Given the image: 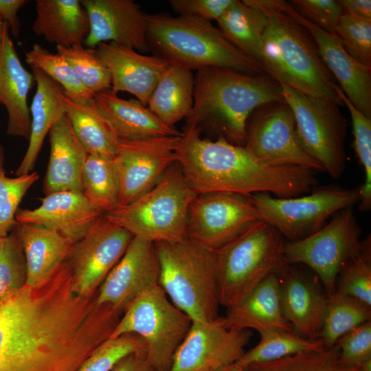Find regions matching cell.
Returning <instances> with one entry per match:
<instances>
[{
  "label": "cell",
  "instance_id": "obj_1",
  "mask_svg": "<svg viewBox=\"0 0 371 371\" xmlns=\"http://www.w3.org/2000/svg\"><path fill=\"white\" fill-rule=\"evenodd\" d=\"M177 162L196 194L225 192L246 196L267 193L289 198L310 192L317 184V172L298 166L267 164L244 146L223 137H201L186 124L178 143Z\"/></svg>",
  "mask_w": 371,
  "mask_h": 371
},
{
  "label": "cell",
  "instance_id": "obj_2",
  "mask_svg": "<svg viewBox=\"0 0 371 371\" xmlns=\"http://www.w3.org/2000/svg\"><path fill=\"white\" fill-rule=\"evenodd\" d=\"M285 102L280 84L267 74L208 67L194 76V103L186 124L208 126L229 142L244 146L247 120L258 107Z\"/></svg>",
  "mask_w": 371,
  "mask_h": 371
},
{
  "label": "cell",
  "instance_id": "obj_3",
  "mask_svg": "<svg viewBox=\"0 0 371 371\" xmlns=\"http://www.w3.org/2000/svg\"><path fill=\"white\" fill-rule=\"evenodd\" d=\"M265 17L262 34L266 74L313 98L339 103L333 75L310 33L283 9L280 0H249Z\"/></svg>",
  "mask_w": 371,
  "mask_h": 371
},
{
  "label": "cell",
  "instance_id": "obj_4",
  "mask_svg": "<svg viewBox=\"0 0 371 371\" xmlns=\"http://www.w3.org/2000/svg\"><path fill=\"white\" fill-rule=\"evenodd\" d=\"M147 41L155 56L191 71L218 67L266 74L260 63L236 48L210 21L164 13L147 14Z\"/></svg>",
  "mask_w": 371,
  "mask_h": 371
},
{
  "label": "cell",
  "instance_id": "obj_5",
  "mask_svg": "<svg viewBox=\"0 0 371 371\" xmlns=\"http://www.w3.org/2000/svg\"><path fill=\"white\" fill-rule=\"evenodd\" d=\"M155 245L159 284L170 300L194 322H210L220 317L214 250L187 236Z\"/></svg>",
  "mask_w": 371,
  "mask_h": 371
},
{
  "label": "cell",
  "instance_id": "obj_6",
  "mask_svg": "<svg viewBox=\"0 0 371 371\" xmlns=\"http://www.w3.org/2000/svg\"><path fill=\"white\" fill-rule=\"evenodd\" d=\"M285 238L259 219L214 250L221 306L232 308L287 264Z\"/></svg>",
  "mask_w": 371,
  "mask_h": 371
},
{
  "label": "cell",
  "instance_id": "obj_7",
  "mask_svg": "<svg viewBox=\"0 0 371 371\" xmlns=\"http://www.w3.org/2000/svg\"><path fill=\"white\" fill-rule=\"evenodd\" d=\"M0 371H63L54 325L18 293L0 302Z\"/></svg>",
  "mask_w": 371,
  "mask_h": 371
},
{
  "label": "cell",
  "instance_id": "obj_8",
  "mask_svg": "<svg viewBox=\"0 0 371 371\" xmlns=\"http://www.w3.org/2000/svg\"><path fill=\"white\" fill-rule=\"evenodd\" d=\"M196 195L175 162L146 193L104 215L133 236L154 243L175 241L186 237L188 209Z\"/></svg>",
  "mask_w": 371,
  "mask_h": 371
},
{
  "label": "cell",
  "instance_id": "obj_9",
  "mask_svg": "<svg viewBox=\"0 0 371 371\" xmlns=\"http://www.w3.org/2000/svg\"><path fill=\"white\" fill-rule=\"evenodd\" d=\"M192 320L159 285L146 291L126 309L110 338L135 334L145 342V356L155 371H169Z\"/></svg>",
  "mask_w": 371,
  "mask_h": 371
},
{
  "label": "cell",
  "instance_id": "obj_10",
  "mask_svg": "<svg viewBox=\"0 0 371 371\" xmlns=\"http://www.w3.org/2000/svg\"><path fill=\"white\" fill-rule=\"evenodd\" d=\"M261 220L274 227L289 242L317 232L338 212L360 201V186H315L311 192L280 198L267 193L249 196Z\"/></svg>",
  "mask_w": 371,
  "mask_h": 371
},
{
  "label": "cell",
  "instance_id": "obj_11",
  "mask_svg": "<svg viewBox=\"0 0 371 371\" xmlns=\"http://www.w3.org/2000/svg\"><path fill=\"white\" fill-rule=\"evenodd\" d=\"M370 245V238L361 240V229L352 207L336 213L321 229L284 246L287 265L303 264L313 270L326 295L335 291L338 274L349 260Z\"/></svg>",
  "mask_w": 371,
  "mask_h": 371
},
{
  "label": "cell",
  "instance_id": "obj_12",
  "mask_svg": "<svg viewBox=\"0 0 371 371\" xmlns=\"http://www.w3.org/2000/svg\"><path fill=\"white\" fill-rule=\"evenodd\" d=\"M294 115L301 143L332 178L341 176L346 155L347 122L336 102L313 98L278 82Z\"/></svg>",
  "mask_w": 371,
  "mask_h": 371
},
{
  "label": "cell",
  "instance_id": "obj_13",
  "mask_svg": "<svg viewBox=\"0 0 371 371\" xmlns=\"http://www.w3.org/2000/svg\"><path fill=\"white\" fill-rule=\"evenodd\" d=\"M244 146L269 165L324 172L302 146L294 115L286 102L267 103L253 111L247 122Z\"/></svg>",
  "mask_w": 371,
  "mask_h": 371
},
{
  "label": "cell",
  "instance_id": "obj_14",
  "mask_svg": "<svg viewBox=\"0 0 371 371\" xmlns=\"http://www.w3.org/2000/svg\"><path fill=\"white\" fill-rule=\"evenodd\" d=\"M133 237L128 231L103 214L89 232L71 246L67 260L72 291L83 298L95 296Z\"/></svg>",
  "mask_w": 371,
  "mask_h": 371
},
{
  "label": "cell",
  "instance_id": "obj_15",
  "mask_svg": "<svg viewBox=\"0 0 371 371\" xmlns=\"http://www.w3.org/2000/svg\"><path fill=\"white\" fill-rule=\"evenodd\" d=\"M259 219L249 196L225 192L199 194L188 209L186 236L216 250Z\"/></svg>",
  "mask_w": 371,
  "mask_h": 371
},
{
  "label": "cell",
  "instance_id": "obj_16",
  "mask_svg": "<svg viewBox=\"0 0 371 371\" xmlns=\"http://www.w3.org/2000/svg\"><path fill=\"white\" fill-rule=\"evenodd\" d=\"M181 137L118 140L113 160L120 182V205L131 203L151 189L177 162Z\"/></svg>",
  "mask_w": 371,
  "mask_h": 371
},
{
  "label": "cell",
  "instance_id": "obj_17",
  "mask_svg": "<svg viewBox=\"0 0 371 371\" xmlns=\"http://www.w3.org/2000/svg\"><path fill=\"white\" fill-rule=\"evenodd\" d=\"M252 333L226 328L222 317L194 322L178 348L169 371H214L236 362L245 353Z\"/></svg>",
  "mask_w": 371,
  "mask_h": 371
},
{
  "label": "cell",
  "instance_id": "obj_18",
  "mask_svg": "<svg viewBox=\"0 0 371 371\" xmlns=\"http://www.w3.org/2000/svg\"><path fill=\"white\" fill-rule=\"evenodd\" d=\"M159 265L155 243L133 236L124 255L109 273L95 297L123 313L141 294L159 285Z\"/></svg>",
  "mask_w": 371,
  "mask_h": 371
},
{
  "label": "cell",
  "instance_id": "obj_19",
  "mask_svg": "<svg viewBox=\"0 0 371 371\" xmlns=\"http://www.w3.org/2000/svg\"><path fill=\"white\" fill-rule=\"evenodd\" d=\"M280 1L285 12L310 33L324 64L348 99L371 118V67L354 59L334 34L303 17L288 1Z\"/></svg>",
  "mask_w": 371,
  "mask_h": 371
},
{
  "label": "cell",
  "instance_id": "obj_20",
  "mask_svg": "<svg viewBox=\"0 0 371 371\" xmlns=\"http://www.w3.org/2000/svg\"><path fill=\"white\" fill-rule=\"evenodd\" d=\"M88 14L87 47L95 49L107 41L139 52L150 50L147 41V14L132 0H82Z\"/></svg>",
  "mask_w": 371,
  "mask_h": 371
},
{
  "label": "cell",
  "instance_id": "obj_21",
  "mask_svg": "<svg viewBox=\"0 0 371 371\" xmlns=\"http://www.w3.org/2000/svg\"><path fill=\"white\" fill-rule=\"evenodd\" d=\"M41 201L34 209L19 208L16 222L54 230L73 244L82 239L103 215L81 192H53Z\"/></svg>",
  "mask_w": 371,
  "mask_h": 371
},
{
  "label": "cell",
  "instance_id": "obj_22",
  "mask_svg": "<svg viewBox=\"0 0 371 371\" xmlns=\"http://www.w3.org/2000/svg\"><path fill=\"white\" fill-rule=\"evenodd\" d=\"M95 50L110 73L111 89L117 94L120 91L128 92L145 106L170 66L158 56H146L113 42L100 43Z\"/></svg>",
  "mask_w": 371,
  "mask_h": 371
},
{
  "label": "cell",
  "instance_id": "obj_23",
  "mask_svg": "<svg viewBox=\"0 0 371 371\" xmlns=\"http://www.w3.org/2000/svg\"><path fill=\"white\" fill-rule=\"evenodd\" d=\"M278 277L283 313L293 331L306 339H319L327 295L290 265L278 273Z\"/></svg>",
  "mask_w": 371,
  "mask_h": 371
},
{
  "label": "cell",
  "instance_id": "obj_24",
  "mask_svg": "<svg viewBox=\"0 0 371 371\" xmlns=\"http://www.w3.org/2000/svg\"><path fill=\"white\" fill-rule=\"evenodd\" d=\"M5 21L0 54V100L8 113L6 133L29 140L31 117L27 95L34 75L22 65Z\"/></svg>",
  "mask_w": 371,
  "mask_h": 371
},
{
  "label": "cell",
  "instance_id": "obj_25",
  "mask_svg": "<svg viewBox=\"0 0 371 371\" xmlns=\"http://www.w3.org/2000/svg\"><path fill=\"white\" fill-rule=\"evenodd\" d=\"M93 102L119 139L183 135V132L161 122L147 106L137 100L122 99L111 88L95 94Z\"/></svg>",
  "mask_w": 371,
  "mask_h": 371
},
{
  "label": "cell",
  "instance_id": "obj_26",
  "mask_svg": "<svg viewBox=\"0 0 371 371\" xmlns=\"http://www.w3.org/2000/svg\"><path fill=\"white\" fill-rule=\"evenodd\" d=\"M50 154L43 180L45 195L63 191L81 192L87 153L77 139L66 115L49 131Z\"/></svg>",
  "mask_w": 371,
  "mask_h": 371
},
{
  "label": "cell",
  "instance_id": "obj_27",
  "mask_svg": "<svg viewBox=\"0 0 371 371\" xmlns=\"http://www.w3.org/2000/svg\"><path fill=\"white\" fill-rule=\"evenodd\" d=\"M12 231L23 246L27 267L26 286H43L67 260L73 243L58 232L41 227L17 223Z\"/></svg>",
  "mask_w": 371,
  "mask_h": 371
},
{
  "label": "cell",
  "instance_id": "obj_28",
  "mask_svg": "<svg viewBox=\"0 0 371 371\" xmlns=\"http://www.w3.org/2000/svg\"><path fill=\"white\" fill-rule=\"evenodd\" d=\"M222 318L225 326L231 330L253 329L260 334L293 331L283 313L278 273L267 277L243 302L227 309Z\"/></svg>",
  "mask_w": 371,
  "mask_h": 371
},
{
  "label": "cell",
  "instance_id": "obj_29",
  "mask_svg": "<svg viewBox=\"0 0 371 371\" xmlns=\"http://www.w3.org/2000/svg\"><path fill=\"white\" fill-rule=\"evenodd\" d=\"M32 30L56 46L82 45L89 32L87 11L79 0H36Z\"/></svg>",
  "mask_w": 371,
  "mask_h": 371
},
{
  "label": "cell",
  "instance_id": "obj_30",
  "mask_svg": "<svg viewBox=\"0 0 371 371\" xmlns=\"http://www.w3.org/2000/svg\"><path fill=\"white\" fill-rule=\"evenodd\" d=\"M36 89L30 108V135L26 153L15 171L17 176L32 172L45 136L66 109L62 87L39 69L31 67Z\"/></svg>",
  "mask_w": 371,
  "mask_h": 371
},
{
  "label": "cell",
  "instance_id": "obj_31",
  "mask_svg": "<svg viewBox=\"0 0 371 371\" xmlns=\"http://www.w3.org/2000/svg\"><path fill=\"white\" fill-rule=\"evenodd\" d=\"M194 76L185 67L170 65L151 93L147 107L170 127L191 113Z\"/></svg>",
  "mask_w": 371,
  "mask_h": 371
},
{
  "label": "cell",
  "instance_id": "obj_32",
  "mask_svg": "<svg viewBox=\"0 0 371 371\" xmlns=\"http://www.w3.org/2000/svg\"><path fill=\"white\" fill-rule=\"evenodd\" d=\"M216 22L217 27L232 44L263 67L265 17L258 8L249 0H234Z\"/></svg>",
  "mask_w": 371,
  "mask_h": 371
},
{
  "label": "cell",
  "instance_id": "obj_33",
  "mask_svg": "<svg viewBox=\"0 0 371 371\" xmlns=\"http://www.w3.org/2000/svg\"><path fill=\"white\" fill-rule=\"evenodd\" d=\"M66 115L72 129L88 155L113 158L119 139L97 110L94 102L77 104L64 94Z\"/></svg>",
  "mask_w": 371,
  "mask_h": 371
},
{
  "label": "cell",
  "instance_id": "obj_34",
  "mask_svg": "<svg viewBox=\"0 0 371 371\" xmlns=\"http://www.w3.org/2000/svg\"><path fill=\"white\" fill-rule=\"evenodd\" d=\"M82 186L85 198L102 214L120 206V182L113 158L88 155Z\"/></svg>",
  "mask_w": 371,
  "mask_h": 371
},
{
  "label": "cell",
  "instance_id": "obj_35",
  "mask_svg": "<svg viewBox=\"0 0 371 371\" xmlns=\"http://www.w3.org/2000/svg\"><path fill=\"white\" fill-rule=\"evenodd\" d=\"M371 320V306L335 291L327 295L323 324L318 338L326 348L336 345L343 335Z\"/></svg>",
  "mask_w": 371,
  "mask_h": 371
},
{
  "label": "cell",
  "instance_id": "obj_36",
  "mask_svg": "<svg viewBox=\"0 0 371 371\" xmlns=\"http://www.w3.org/2000/svg\"><path fill=\"white\" fill-rule=\"evenodd\" d=\"M259 343L235 362L247 368L249 366L270 362L288 356L308 351L326 349L320 339H306L295 332L271 330L260 334Z\"/></svg>",
  "mask_w": 371,
  "mask_h": 371
},
{
  "label": "cell",
  "instance_id": "obj_37",
  "mask_svg": "<svg viewBox=\"0 0 371 371\" xmlns=\"http://www.w3.org/2000/svg\"><path fill=\"white\" fill-rule=\"evenodd\" d=\"M25 61L31 67L41 69L63 88L65 95L82 105L93 103V95L85 87L80 78L58 53H52L35 44L25 53Z\"/></svg>",
  "mask_w": 371,
  "mask_h": 371
},
{
  "label": "cell",
  "instance_id": "obj_38",
  "mask_svg": "<svg viewBox=\"0 0 371 371\" xmlns=\"http://www.w3.org/2000/svg\"><path fill=\"white\" fill-rule=\"evenodd\" d=\"M334 89L340 101L348 108L351 117L355 149L365 173V181L360 186L361 197L357 205L361 211H368L371 208V118L352 104L339 85L335 84Z\"/></svg>",
  "mask_w": 371,
  "mask_h": 371
},
{
  "label": "cell",
  "instance_id": "obj_39",
  "mask_svg": "<svg viewBox=\"0 0 371 371\" xmlns=\"http://www.w3.org/2000/svg\"><path fill=\"white\" fill-rule=\"evenodd\" d=\"M56 51L70 64L85 87L93 96L111 88L110 73L98 56L95 49L82 45L70 47L56 46Z\"/></svg>",
  "mask_w": 371,
  "mask_h": 371
},
{
  "label": "cell",
  "instance_id": "obj_40",
  "mask_svg": "<svg viewBox=\"0 0 371 371\" xmlns=\"http://www.w3.org/2000/svg\"><path fill=\"white\" fill-rule=\"evenodd\" d=\"M5 150L0 143V238L7 236L17 223L15 215L29 188L38 179L36 172L10 178L4 170Z\"/></svg>",
  "mask_w": 371,
  "mask_h": 371
},
{
  "label": "cell",
  "instance_id": "obj_41",
  "mask_svg": "<svg viewBox=\"0 0 371 371\" xmlns=\"http://www.w3.org/2000/svg\"><path fill=\"white\" fill-rule=\"evenodd\" d=\"M25 257L17 236L11 231L0 238V302L26 286Z\"/></svg>",
  "mask_w": 371,
  "mask_h": 371
},
{
  "label": "cell",
  "instance_id": "obj_42",
  "mask_svg": "<svg viewBox=\"0 0 371 371\" xmlns=\"http://www.w3.org/2000/svg\"><path fill=\"white\" fill-rule=\"evenodd\" d=\"M144 341L135 334L109 338L97 347L76 371H111L126 356L144 352Z\"/></svg>",
  "mask_w": 371,
  "mask_h": 371
},
{
  "label": "cell",
  "instance_id": "obj_43",
  "mask_svg": "<svg viewBox=\"0 0 371 371\" xmlns=\"http://www.w3.org/2000/svg\"><path fill=\"white\" fill-rule=\"evenodd\" d=\"M335 291L356 298L371 306L370 245L341 269Z\"/></svg>",
  "mask_w": 371,
  "mask_h": 371
},
{
  "label": "cell",
  "instance_id": "obj_44",
  "mask_svg": "<svg viewBox=\"0 0 371 371\" xmlns=\"http://www.w3.org/2000/svg\"><path fill=\"white\" fill-rule=\"evenodd\" d=\"M333 34L354 59L371 67V20L344 14Z\"/></svg>",
  "mask_w": 371,
  "mask_h": 371
},
{
  "label": "cell",
  "instance_id": "obj_45",
  "mask_svg": "<svg viewBox=\"0 0 371 371\" xmlns=\"http://www.w3.org/2000/svg\"><path fill=\"white\" fill-rule=\"evenodd\" d=\"M337 345L322 351H308L247 368L258 371H330L339 357Z\"/></svg>",
  "mask_w": 371,
  "mask_h": 371
},
{
  "label": "cell",
  "instance_id": "obj_46",
  "mask_svg": "<svg viewBox=\"0 0 371 371\" xmlns=\"http://www.w3.org/2000/svg\"><path fill=\"white\" fill-rule=\"evenodd\" d=\"M337 362L358 366L371 359V320L353 328L341 338Z\"/></svg>",
  "mask_w": 371,
  "mask_h": 371
},
{
  "label": "cell",
  "instance_id": "obj_47",
  "mask_svg": "<svg viewBox=\"0 0 371 371\" xmlns=\"http://www.w3.org/2000/svg\"><path fill=\"white\" fill-rule=\"evenodd\" d=\"M288 2L303 17L333 34L344 14L338 1L292 0Z\"/></svg>",
  "mask_w": 371,
  "mask_h": 371
},
{
  "label": "cell",
  "instance_id": "obj_48",
  "mask_svg": "<svg viewBox=\"0 0 371 371\" xmlns=\"http://www.w3.org/2000/svg\"><path fill=\"white\" fill-rule=\"evenodd\" d=\"M234 0H170L169 3L179 16L217 21Z\"/></svg>",
  "mask_w": 371,
  "mask_h": 371
},
{
  "label": "cell",
  "instance_id": "obj_49",
  "mask_svg": "<svg viewBox=\"0 0 371 371\" xmlns=\"http://www.w3.org/2000/svg\"><path fill=\"white\" fill-rule=\"evenodd\" d=\"M26 3L25 0H0V15L15 38L19 36L21 27L17 12Z\"/></svg>",
  "mask_w": 371,
  "mask_h": 371
},
{
  "label": "cell",
  "instance_id": "obj_50",
  "mask_svg": "<svg viewBox=\"0 0 371 371\" xmlns=\"http://www.w3.org/2000/svg\"><path fill=\"white\" fill-rule=\"evenodd\" d=\"M111 371H155L146 360L144 352L130 354L119 361Z\"/></svg>",
  "mask_w": 371,
  "mask_h": 371
},
{
  "label": "cell",
  "instance_id": "obj_51",
  "mask_svg": "<svg viewBox=\"0 0 371 371\" xmlns=\"http://www.w3.org/2000/svg\"><path fill=\"white\" fill-rule=\"evenodd\" d=\"M344 14L371 20L370 0H339Z\"/></svg>",
  "mask_w": 371,
  "mask_h": 371
},
{
  "label": "cell",
  "instance_id": "obj_52",
  "mask_svg": "<svg viewBox=\"0 0 371 371\" xmlns=\"http://www.w3.org/2000/svg\"><path fill=\"white\" fill-rule=\"evenodd\" d=\"M330 371H361L357 366L344 364L336 362Z\"/></svg>",
  "mask_w": 371,
  "mask_h": 371
},
{
  "label": "cell",
  "instance_id": "obj_53",
  "mask_svg": "<svg viewBox=\"0 0 371 371\" xmlns=\"http://www.w3.org/2000/svg\"><path fill=\"white\" fill-rule=\"evenodd\" d=\"M214 371H258L254 369L245 368L236 363L223 366Z\"/></svg>",
  "mask_w": 371,
  "mask_h": 371
},
{
  "label": "cell",
  "instance_id": "obj_54",
  "mask_svg": "<svg viewBox=\"0 0 371 371\" xmlns=\"http://www.w3.org/2000/svg\"><path fill=\"white\" fill-rule=\"evenodd\" d=\"M357 366H358L361 371H371V359L363 361Z\"/></svg>",
  "mask_w": 371,
  "mask_h": 371
},
{
  "label": "cell",
  "instance_id": "obj_55",
  "mask_svg": "<svg viewBox=\"0 0 371 371\" xmlns=\"http://www.w3.org/2000/svg\"><path fill=\"white\" fill-rule=\"evenodd\" d=\"M4 24H5V21H3V18L0 15V54L1 52L2 45H3Z\"/></svg>",
  "mask_w": 371,
  "mask_h": 371
},
{
  "label": "cell",
  "instance_id": "obj_56",
  "mask_svg": "<svg viewBox=\"0 0 371 371\" xmlns=\"http://www.w3.org/2000/svg\"><path fill=\"white\" fill-rule=\"evenodd\" d=\"M0 103H1V100H0Z\"/></svg>",
  "mask_w": 371,
  "mask_h": 371
}]
</instances>
